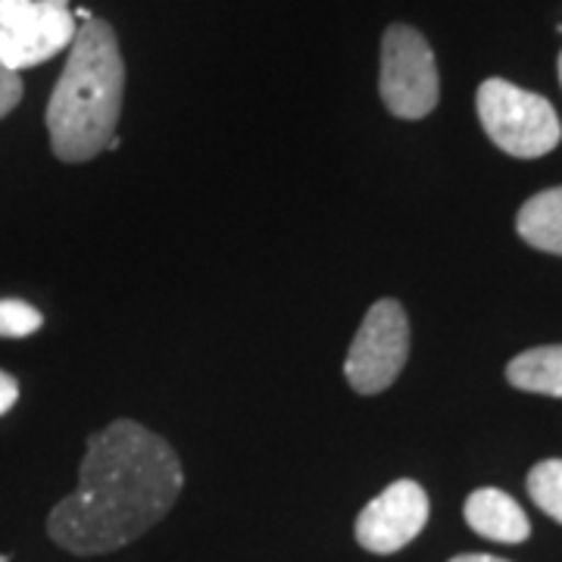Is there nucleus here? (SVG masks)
Instances as JSON below:
<instances>
[{
  "instance_id": "obj_1",
  "label": "nucleus",
  "mask_w": 562,
  "mask_h": 562,
  "mask_svg": "<svg viewBox=\"0 0 562 562\" xmlns=\"http://www.w3.org/2000/svg\"><path fill=\"white\" fill-rule=\"evenodd\" d=\"M184 472L166 438L116 419L88 438L79 487L47 516L50 541L76 557H101L138 541L176 506Z\"/></svg>"
},
{
  "instance_id": "obj_2",
  "label": "nucleus",
  "mask_w": 562,
  "mask_h": 562,
  "mask_svg": "<svg viewBox=\"0 0 562 562\" xmlns=\"http://www.w3.org/2000/svg\"><path fill=\"white\" fill-rule=\"evenodd\" d=\"M125 94V60L113 25L81 22L47 103L50 150L63 162L94 160L116 138Z\"/></svg>"
},
{
  "instance_id": "obj_3",
  "label": "nucleus",
  "mask_w": 562,
  "mask_h": 562,
  "mask_svg": "<svg viewBox=\"0 0 562 562\" xmlns=\"http://www.w3.org/2000/svg\"><path fill=\"white\" fill-rule=\"evenodd\" d=\"M475 106L487 138L509 157L535 160L550 154L562 140V122L553 103L513 81H482Z\"/></svg>"
},
{
  "instance_id": "obj_4",
  "label": "nucleus",
  "mask_w": 562,
  "mask_h": 562,
  "mask_svg": "<svg viewBox=\"0 0 562 562\" xmlns=\"http://www.w3.org/2000/svg\"><path fill=\"white\" fill-rule=\"evenodd\" d=\"M379 91L391 116L425 120L441 101V79L431 44L419 29L394 22L382 38Z\"/></svg>"
},
{
  "instance_id": "obj_5",
  "label": "nucleus",
  "mask_w": 562,
  "mask_h": 562,
  "mask_svg": "<svg viewBox=\"0 0 562 562\" xmlns=\"http://www.w3.org/2000/svg\"><path fill=\"white\" fill-rule=\"evenodd\" d=\"M409 360V319L401 303L382 297L369 306L366 319L347 350L344 375L357 394H382L397 382Z\"/></svg>"
},
{
  "instance_id": "obj_6",
  "label": "nucleus",
  "mask_w": 562,
  "mask_h": 562,
  "mask_svg": "<svg viewBox=\"0 0 562 562\" xmlns=\"http://www.w3.org/2000/svg\"><path fill=\"white\" fill-rule=\"evenodd\" d=\"M76 32L69 0H0V63L16 72L69 50Z\"/></svg>"
},
{
  "instance_id": "obj_7",
  "label": "nucleus",
  "mask_w": 562,
  "mask_h": 562,
  "mask_svg": "<svg viewBox=\"0 0 562 562\" xmlns=\"http://www.w3.org/2000/svg\"><path fill=\"white\" fill-rule=\"evenodd\" d=\"M428 494L419 482L401 479L387 484L375 501L357 516L353 535L357 543L369 553H397L406 543H413L428 525Z\"/></svg>"
},
{
  "instance_id": "obj_8",
  "label": "nucleus",
  "mask_w": 562,
  "mask_h": 562,
  "mask_svg": "<svg viewBox=\"0 0 562 562\" xmlns=\"http://www.w3.org/2000/svg\"><path fill=\"white\" fill-rule=\"evenodd\" d=\"M462 516H465L469 528L487 541L522 543L531 535V522H528L522 506L497 487L472 491L465 506H462Z\"/></svg>"
},
{
  "instance_id": "obj_9",
  "label": "nucleus",
  "mask_w": 562,
  "mask_h": 562,
  "mask_svg": "<svg viewBox=\"0 0 562 562\" xmlns=\"http://www.w3.org/2000/svg\"><path fill=\"white\" fill-rule=\"evenodd\" d=\"M516 228L535 250L562 257V188H547L528 198L516 216Z\"/></svg>"
},
{
  "instance_id": "obj_10",
  "label": "nucleus",
  "mask_w": 562,
  "mask_h": 562,
  "mask_svg": "<svg viewBox=\"0 0 562 562\" xmlns=\"http://www.w3.org/2000/svg\"><path fill=\"white\" fill-rule=\"evenodd\" d=\"M506 382L528 394L562 397V344L531 347L506 366Z\"/></svg>"
},
{
  "instance_id": "obj_11",
  "label": "nucleus",
  "mask_w": 562,
  "mask_h": 562,
  "mask_svg": "<svg viewBox=\"0 0 562 562\" xmlns=\"http://www.w3.org/2000/svg\"><path fill=\"white\" fill-rule=\"evenodd\" d=\"M528 494L550 519L562 525V460H543L528 472Z\"/></svg>"
},
{
  "instance_id": "obj_12",
  "label": "nucleus",
  "mask_w": 562,
  "mask_h": 562,
  "mask_svg": "<svg viewBox=\"0 0 562 562\" xmlns=\"http://www.w3.org/2000/svg\"><path fill=\"white\" fill-rule=\"evenodd\" d=\"M41 325H44V316L32 303L13 301V297L0 301V338H29Z\"/></svg>"
},
{
  "instance_id": "obj_13",
  "label": "nucleus",
  "mask_w": 562,
  "mask_h": 562,
  "mask_svg": "<svg viewBox=\"0 0 562 562\" xmlns=\"http://www.w3.org/2000/svg\"><path fill=\"white\" fill-rule=\"evenodd\" d=\"M22 101V79L16 69H10L7 63H0V120L10 116Z\"/></svg>"
},
{
  "instance_id": "obj_14",
  "label": "nucleus",
  "mask_w": 562,
  "mask_h": 562,
  "mask_svg": "<svg viewBox=\"0 0 562 562\" xmlns=\"http://www.w3.org/2000/svg\"><path fill=\"white\" fill-rule=\"evenodd\" d=\"M16 401H20V382L0 369V416H7L16 406Z\"/></svg>"
},
{
  "instance_id": "obj_15",
  "label": "nucleus",
  "mask_w": 562,
  "mask_h": 562,
  "mask_svg": "<svg viewBox=\"0 0 562 562\" xmlns=\"http://www.w3.org/2000/svg\"><path fill=\"white\" fill-rule=\"evenodd\" d=\"M450 562H506L501 557H491V553H462V557H453Z\"/></svg>"
},
{
  "instance_id": "obj_16",
  "label": "nucleus",
  "mask_w": 562,
  "mask_h": 562,
  "mask_svg": "<svg viewBox=\"0 0 562 562\" xmlns=\"http://www.w3.org/2000/svg\"><path fill=\"white\" fill-rule=\"evenodd\" d=\"M560 85H562V54H560Z\"/></svg>"
}]
</instances>
